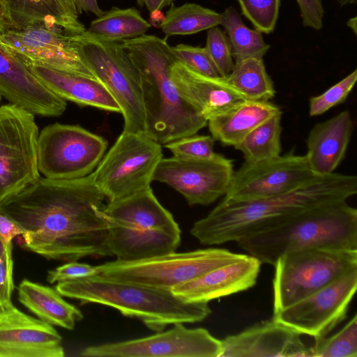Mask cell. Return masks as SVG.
<instances>
[{"label":"cell","instance_id":"obj_1","mask_svg":"<svg viewBox=\"0 0 357 357\" xmlns=\"http://www.w3.org/2000/svg\"><path fill=\"white\" fill-rule=\"evenodd\" d=\"M105 199L92 172L70 180L40 176L0 208L24 230V249L68 262L112 257L109 225L102 212Z\"/></svg>","mask_w":357,"mask_h":357},{"label":"cell","instance_id":"obj_2","mask_svg":"<svg viewBox=\"0 0 357 357\" xmlns=\"http://www.w3.org/2000/svg\"><path fill=\"white\" fill-rule=\"evenodd\" d=\"M356 193V176L335 172L317 175L285 194L242 202L222 201L193 224L190 234L205 245L237 241L273 228L306 210L347 201Z\"/></svg>","mask_w":357,"mask_h":357},{"label":"cell","instance_id":"obj_3","mask_svg":"<svg viewBox=\"0 0 357 357\" xmlns=\"http://www.w3.org/2000/svg\"><path fill=\"white\" fill-rule=\"evenodd\" d=\"M121 42L140 75L146 135L165 144L206 126L208 121L181 98L170 77L178 60L166 40L144 34Z\"/></svg>","mask_w":357,"mask_h":357},{"label":"cell","instance_id":"obj_4","mask_svg":"<svg viewBox=\"0 0 357 357\" xmlns=\"http://www.w3.org/2000/svg\"><path fill=\"white\" fill-rule=\"evenodd\" d=\"M55 289L61 296L79 300L82 304L116 309L157 332L177 323L202 321L211 313L208 303L186 302L171 291L96 276L57 282Z\"/></svg>","mask_w":357,"mask_h":357},{"label":"cell","instance_id":"obj_5","mask_svg":"<svg viewBox=\"0 0 357 357\" xmlns=\"http://www.w3.org/2000/svg\"><path fill=\"white\" fill-rule=\"evenodd\" d=\"M236 243L261 264L273 266L288 252L322 247L357 249V210L347 201L325 204Z\"/></svg>","mask_w":357,"mask_h":357},{"label":"cell","instance_id":"obj_6","mask_svg":"<svg viewBox=\"0 0 357 357\" xmlns=\"http://www.w3.org/2000/svg\"><path fill=\"white\" fill-rule=\"evenodd\" d=\"M102 212L108 221L109 248L120 260H137L175 252L181 229L151 188L109 202Z\"/></svg>","mask_w":357,"mask_h":357},{"label":"cell","instance_id":"obj_7","mask_svg":"<svg viewBox=\"0 0 357 357\" xmlns=\"http://www.w3.org/2000/svg\"><path fill=\"white\" fill-rule=\"evenodd\" d=\"M227 249L210 248L184 252H170L137 260L116 259L96 266L93 276L171 291L222 265L242 258Z\"/></svg>","mask_w":357,"mask_h":357},{"label":"cell","instance_id":"obj_8","mask_svg":"<svg viewBox=\"0 0 357 357\" xmlns=\"http://www.w3.org/2000/svg\"><path fill=\"white\" fill-rule=\"evenodd\" d=\"M274 266L273 314L357 269V249L322 247L288 252Z\"/></svg>","mask_w":357,"mask_h":357},{"label":"cell","instance_id":"obj_9","mask_svg":"<svg viewBox=\"0 0 357 357\" xmlns=\"http://www.w3.org/2000/svg\"><path fill=\"white\" fill-rule=\"evenodd\" d=\"M73 38L98 79L117 102L124 120L123 131L146 135L140 75L121 42L100 39L86 31Z\"/></svg>","mask_w":357,"mask_h":357},{"label":"cell","instance_id":"obj_10","mask_svg":"<svg viewBox=\"0 0 357 357\" xmlns=\"http://www.w3.org/2000/svg\"><path fill=\"white\" fill-rule=\"evenodd\" d=\"M162 158L161 144L142 133L123 131L92 172L109 202L147 189Z\"/></svg>","mask_w":357,"mask_h":357},{"label":"cell","instance_id":"obj_11","mask_svg":"<svg viewBox=\"0 0 357 357\" xmlns=\"http://www.w3.org/2000/svg\"><path fill=\"white\" fill-rule=\"evenodd\" d=\"M38 135L33 114L12 103L0 106V204L41 176Z\"/></svg>","mask_w":357,"mask_h":357},{"label":"cell","instance_id":"obj_12","mask_svg":"<svg viewBox=\"0 0 357 357\" xmlns=\"http://www.w3.org/2000/svg\"><path fill=\"white\" fill-rule=\"evenodd\" d=\"M107 141L81 126L54 123L38 138V168L44 178L70 180L84 177L96 169Z\"/></svg>","mask_w":357,"mask_h":357},{"label":"cell","instance_id":"obj_13","mask_svg":"<svg viewBox=\"0 0 357 357\" xmlns=\"http://www.w3.org/2000/svg\"><path fill=\"white\" fill-rule=\"evenodd\" d=\"M0 43L26 66H40L99 80L73 35L62 30L44 26L8 29L0 33Z\"/></svg>","mask_w":357,"mask_h":357},{"label":"cell","instance_id":"obj_14","mask_svg":"<svg viewBox=\"0 0 357 357\" xmlns=\"http://www.w3.org/2000/svg\"><path fill=\"white\" fill-rule=\"evenodd\" d=\"M222 342L203 328L177 323L166 331L142 338L90 346L84 357H220Z\"/></svg>","mask_w":357,"mask_h":357},{"label":"cell","instance_id":"obj_15","mask_svg":"<svg viewBox=\"0 0 357 357\" xmlns=\"http://www.w3.org/2000/svg\"><path fill=\"white\" fill-rule=\"evenodd\" d=\"M357 288V269L283 308L273 318L319 340L346 317Z\"/></svg>","mask_w":357,"mask_h":357},{"label":"cell","instance_id":"obj_16","mask_svg":"<svg viewBox=\"0 0 357 357\" xmlns=\"http://www.w3.org/2000/svg\"><path fill=\"white\" fill-rule=\"evenodd\" d=\"M317 175L305 155L288 153L258 162H244L234 172L225 202H242L287 193Z\"/></svg>","mask_w":357,"mask_h":357},{"label":"cell","instance_id":"obj_17","mask_svg":"<svg viewBox=\"0 0 357 357\" xmlns=\"http://www.w3.org/2000/svg\"><path fill=\"white\" fill-rule=\"evenodd\" d=\"M234 172L232 160L218 153L203 159L172 156L160 160L153 181L167 184L190 206H206L225 195Z\"/></svg>","mask_w":357,"mask_h":357},{"label":"cell","instance_id":"obj_18","mask_svg":"<svg viewBox=\"0 0 357 357\" xmlns=\"http://www.w3.org/2000/svg\"><path fill=\"white\" fill-rule=\"evenodd\" d=\"M62 337L54 327L17 309L0 310V357H63Z\"/></svg>","mask_w":357,"mask_h":357},{"label":"cell","instance_id":"obj_19","mask_svg":"<svg viewBox=\"0 0 357 357\" xmlns=\"http://www.w3.org/2000/svg\"><path fill=\"white\" fill-rule=\"evenodd\" d=\"M301 335L273 317L221 340L220 357H312Z\"/></svg>","mask_w":357,"mask_h":357},{"label":"cell","instance_id":"obj_20","mask_svg":"<svg viewBox=\"0 0 357 357\" xmlns=\"http://www.w3.org/2000/svg\"><path fill=\"white\" fill-rule=\"evenodd\" d=\"M0 95L34 115L61 116L67 103L48 89L15 55L0 43Z\"/></svg>","mask_w":357,"mask_h":357},{"label":"cell","instance_id":"obj_21","mask_svg":"<svg viewBox=\"0 0 357 357\" xmlns=\"http://www.w3.org/2000/svg\"><path fill=\"white\" fill-rule=\"evenodd\" d=\"M261 264L255 257L244 255L238 260L173 287L171 291L186 302L208 303L252 287L257 282Z\"/></svg>","mask_w":357,"mask_h":357},{"label":"cell","instance_id":"obj_22","mask_svg":"<svg viewBox=\"0 0 357 357\" xmlns=\"http://www.w3.org/2000/svg\"><path fill=\"white\" fill-rule=\"evenodd\" d=\"M170 77L181 98L207 121L246 100L225 78L202 75L179 61L172 64Z\"/></svg>","mask_w":357,"mask_h":357},{"label":"cell","instance_id":"obj_23","mask_svg":"<svg viewBox=\"0 0 357 357\" xmlns=\"http://www.w3.org/2000/svg\"><path fill=\"white\" fill-rule=\"evenodd\" d=\"M353 128V120L348 110L312 128L307 139L305 156L314 174L335 172L345 156Z\"/></svg>","mask_w":357,"mask_h":357},{"label":"cell","instance_id":"obj_24","mask_svg":"<svg viewBox=\"0 0 357 357\" xmlns=\"http://www.w3.org/2000/svg\"><path fill=\"white\" fill-rule=\"evenodd\" d=\"M0 16L6 29L44 26L77 35L86 29L70 17L58 0H0Z\"/></svg>","mask_w":357,"mask_h":357},{"label":"cell","instance_id":"obj_25","mask_svg":"<svg viewBox=\"0 0 357 357\" xmlns=\"http://www.w3.org/2000/svg\"><path fill=\"white\" fill-rule=\"evenodd\" d=\"M27 67L48 89L66 101L121 113L117 102L99 80L40 66Z\"/></svg>","mask_w":357,"mask_h":357},{"label":"cell","instance_id":"obj_26","mask_svg":"<svg viewBox=\"0 0 357 357\" xmlns=\"http://www.w3.org/2000/svg\"><path fill=\"white\" fill-rule=\"evenodd\" d=\"M17 298L38 319L53 326L71 331L83 318L82 312L65 301L56 289L28 279L19 284Z\"/></svg>","mask_w":357,"mask_h":357},{"label":"cell","instance_id":"obj_27","mask_svg":"<svg viewBox=\"0 0 357 357\" xmlns=\"http://www.w3.org/2000/svg\"><path fill=\"white\" fill-rule=\"evenodd\" d=\"M279 113V107L269 101L246 100L207 123L215 141L235 147L254 128Z\"/></svg>","mask_w":357,"mask_h":357},{"label":"cell","instance_id":"obj_28","mask_svg":"<svg viewBox=\"0 0 357 357\" xmlns=\"http://www.w3.org/2000/svg\"><path fill=\"white\" fill-rule=\"evenodd\" d=\"M151 26L135 8L114 6L93 20L86 31L100 39L122 41L145 34Z\"/></svg>","mask_w":357,"mask_h":357},{"label":"cell","instance_id":"obj_29","mask_svg":"<svg viewBox=\"0 0 357 357\" xmlns=\"http://www.w3.org/2000/svg\"><path fill=\"white\" fill-rule=\"evenodd\" d=\"M225 79L246 100L269 101L276 93L263 59L250 58L235 62Z\"/></svg>","mask_w":357,"mask_h":357},{"label":"cell","instance_id":"obj_30","mask_svg":"<svg viewBox=\"0 0 357 357\" xmlns=\"http://www.w3.org/2000/svg\"><path fill=\"white\" fill-rule=\"evenodd\" d=\"M220 14V24L229 37L234 63L250 58L263 59L270 48L258 29L246 26L238 11L232 6Z\"/></svg>","mask_w":357,"mask_h":357},{"label":"cell","instance_id":"obj_31","mask_svg":"<svg viewBox=\"0 0 357 357\" xmlns=\"http://www.w3.org/2000/svg\"><path fill=\"white\" fill-rule=\"evenodd\" d=\"M220 14L194 3L176 6L174 3L165 13L161 26L166 37L191 35L220 24Z\"/></svg>","mask_w":357,"mask_h":357},{"label":"cell","instance_id":"obj_32","mask_svg":"<svg viewBox=\"0 0 357 357\" xmlns=\"http://www.w3.org/2000/svg\"><path fill=\"white\" fill-rule=\"evenodd\" d=\"M281 117L282 112L261 123L234 147L243 153L245 162H258L280 155Z\"/></svg>","mask_w":357,"mask_h":357},{"label":"cell","instance_id":"obj_33","mask_svg":"<svg viewBox=\"0 0 357 357\" xmlns=\"http://www.w3.org/2000/svg\"><path fill=\"white\" fill-rule=\"evenodd\" d=\"M312 357H356L357 314L335 334L315 341Z\"/></svg>","mask_w":357,"mask_h":357},{"label":"cell","instance_id":"obj_34","mask_svg":"<svg viewBox=\"0 0 357 357\" xmlns=\"http://www.w3.org/2000/svg\"><path fill=\"white\" fill-rule=\"evenodd\" d=\"M243 15L261 33H270L275 27L280 0H238Z\"/></svg>","mask_w":357,"mask_h":357},{"label":"cell","instance_id":"obj_35","mask_svg":"<svg viewBox=\"0 0 357 357\" xmlns=\"http://www.w3.org/2000/svg\"><path fill=\"white\" fill-rule=\"evenodd\" d=\"M205 48L212 60L219 75L227 78L231 73L234 62L229 37L218 26L208 30Z\"/></svg>","mask_w":357,"mask_h":357},{"label":"cell","instance_id":"obj_36","mask_svg":"<svg viewBox=\"0 0 357 357\" xmlns=\"http://www.w3.org/2000/svg\"><path fill=\"white\" fill-rule=\"evenodd\" d=\"M357 81V70L330 87L321 94L311 97L309 104L310 116H319L344 102Z\"/></svg>","mask_w":357,"mask_h":357},{"label":"cell","instance_id":"obj_37","mask_svg":"<svg viewBox=\"0 0 357 357\" xmlns=\"http://www.w3.org/2000/svg\"><path fill=\"white\" fill-rule=\"evenodd\" d=\"M215 139L211 135H192L179 138L165 144L173 156L188 159H203L213 157Z\"/></svg>","mask_w":357,"mask_h":357},{"label":"cell","instance_id":"obj_38","mask_svg":"<svg viewBox=\"0 0 357 357\" xmlns=\"http://www.w3.org/2000/svg\"><path fill=\"white\" fill-rule=\"evenodd\" d=\"M178 61L202 75L220 77L205 47L178 44L172 47Z\"/></svg>","mask_w":357,"mask_h":357},{"label":"cell","instance_id":"obj_39","mask_svg":"<svg viewBox=\"0 0 357 357\" xmlns=\"http://www.w3.org/2000/svg\"><path fill=\"white\" fill-rule=\"evenodd\" d=\"M96 266L72 261L48 271L47 281L50 284H54L73 280L93 276L96 274Z\"/></svg>","mask_w":357,"mask_h":357},{"label":"cell","instance_id":"obj_40","mask_svg":"<svg viewBox=\"0 0 357 357\" xmlns=\"http://www.w3.org/2000/svg\"><path fill=\"white\" fill-rule=\"evenodd\" d=\"M13 259L8 255L0 238V310L13 303Z\"/></svg>","mask_w":357,"mask_h":357},{"label":"cell","instance_id":"obj_41","mask_svg":"<svg viewBox=\"0 0 357 357\" xmlns=\"http://www.w3.org/2000/svg\"><path fill=\"white\" fill-rule=\"evenodd\" d=\"M303 24L319 30L323 26L324 9L321 0H296Z\"/></svg>","mask_w":357,"mask_h":357},{"label":"cell","instance_id":"obj_42","mask_svg":"<svg viewBox=\"0 0 357 357\" xmlns=\"http://www.w3.org/2000/svg\"><path fill=\"white\" fill-rule=\"evenodd\" d=\"M24 233V230L0 208V238L10 258H13V240Z\"/></svg>","mask_w":357,"mask_h":357},{"label":"cell","instance_id":"obj_43","mask_svg":"<svg viewBox=\"0 0 357 357\" xmlns=\"http://www.w3.org/2000/svg\"><path fill=\"white\" fill-rule=\"evenodd\" d=\"M74 3L78 15L83 12H89L100 17L104 13L98 6L97 0H74Z\"/></svg>","mask_w":357,"mask_h":357},{"label":"cell","instance_id":"obj_44","mask_svg":"<svg viewBox=\"0 0 357 357\" xmlns=\"http://www.w3.org/2000/svg\"><path fill=\"white\" fill-rule=\"evenodd\" d=\"M176 0H136L139 7H146L151 13L155 10H162L170 6Z\"/></svg>","mask_w":357,"mask_h":357},{"label":"cell","instance_id":"obj_45","mask_svg":"<svg viewBox=\"0 0 357 357\" xmlns=\"http://www.w3.org/2000/svg\"><path fill=\"white\" fill-rule=\"evenodd\" d=\"M165 20V15L161 10H155L150 13L149 24L155 28H161Z\"/></svg>","mask_w":357,"mask_h":357},{"label":"cell","instance_id":"obj_46","mask_svg":"<svg viewBox=\"0 0 357 357\" xmlns=\"http://www.w3.org/2000/svg\"><path fill=\"white\" fill-rule=\"evenodd\" d=\"M59 3L61 4L64 10L67 12V13L74 18L75 20L78 19V13L77 12L74 0H58Z\"/></svg>","mask_w":357,"mask_h":357},{"label":"cell","instance_id":"obj_47","mask_svg":"<svg viewBox=\"0 0 357 357\" xmlns=\"http://www.w3.org/2000/svg\"><path fill=\"white\" fill-rule=\"evenodd\" d=\"M356 22H357L356 17L355 16V17L349 19L347 23V26L353 30V31L355 34H356V29H357Z\"/></svg>","mask_w":357,"mask_h":357},{"label":"cell","instance_id":"obj_48","mask_svg":"<svg viewBox=\"0 0 357 357\" xmlns=\"http://www.w3.org/2000/svg\"><path fill=\"white\" fill-rule=\"evenodd\" d=\"M340 6H344L348 4H355L357 0H337Z\"/></svg>","mask_w":357,"mask_h":357},{"label":"cell","instance_id":"obj_49","mask_svg":"<svg viewBox=\"0 0 357 357\" xmlns=\"http://www.w3.org/2000/svg\"><path fill=\"white\" fill-rule=\"evenodd\" d=\"M6 29V27H5V25L1 18V16H0V33H3V31H5Z\"/></svg>","mask_w":357,"mask_h":357},{"label":"cell","instance_id":"obj_50","mask_svg":"<svg viewBox=\"0 0 357 357\" xmlns=\"http://www.w3.org/2000/svg\"><path fill=\"white\" fill-rule=\"evenodd\" d=\"M1 96L0 95V102H1Z\"/></svg>","mask_w":357,"mask_h":357}]
</instances>
